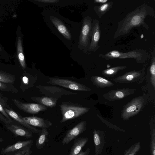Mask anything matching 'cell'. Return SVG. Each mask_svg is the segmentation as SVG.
<instances>
[{
    "mask_svg": "<svg viewBox=\"0 0 155 155\" xmlns=\"http://www.w3.org/2000/svg\"><path fill=\"white\" fill-rule=\"evenodd\" d=\"M92 20L91 18L89 16H87L84 19L80 37L79 44L86 52L90 45Z\"/></svg>",
    "mask_w": 155,
    "mask_h": 155,
    "instance_id": "obj_5",
    "label": "cell"
},
{
    "mask_svg": "<svg viewBox=\"0 0 155 155\" xmlns=\"http://www.w3.org/2000/svg\"></svg>",
    "mask_w": 155,
    "mask_h": 155,
    "instance_id": "obj_39",
    "label": "cell"
},
{
    "mask_svg": "<svg viewBox=\"0 0 155 155\" xmlns=\"http://www.w3.org/2000/svg\"><path fill=\"white\" fill-rule=\"evenodd\" d=\"M98 57L106 61L115 58H131L136 60V63L138 64L144 63L150 58V55L142 49H136L126 52L113 50L105 54H101L98 55Z\"/></svg>",
    "mask_w": 155,
    "mask_h": 155,
    "instance_id": "obj_2",
    "label": "cell"
},
{
    "mask_svg": "<svg viewBox=\"0 0 155 155\" xmlns=\"http://www.w3.org/2000/svg\"><path fill=\"white\" fill-rule=\"evenodd\" d=\"M36 1L39 2L49 3H54L59 2V1L58 0H37Z\"/></svg>",
    "mask_w": 155,
    "mask_h": 155,
    "instance_id": "obj_32",
    "label": "cell"
},
{
    "mask_svg": "<svg viewBox=\"0 0 155 155\" xmlns=\"http://www.w3.org/2000/svg\"><path fill=\"white\" fill-rule=\"evenodd\" d=\"M15 80V76L6 72L0 71V81L8 84H12Z\"/></svg>",
    "mask_w": 155,
    "mask_h": 155,
    "instance_id": "obj_26",
    "label": "cell"
},
{
    "mask_svg": "<svg viewBox=\"0 0 155 155\" xmlns=\"http://www.w3.org/2000/svg\"><path fill=\"white\" fill-rule=\"evenodd\" d=\"M87 141L84 137H78L74 139L69 155H78Z\"/></svg>",
    "mask_w": 155,
    "mask_h": 155,
    "instance_id": "obj_18",
    "label": "cell"
},
{
    "mask_svg": "<svg viewBox=\"0 0 155 155\" xmlns=\"http://www.w3.org/2000/svg\"><path fill=\"white\" fill-rule=\"evenodd\" d=\"M113 2L112 1L94 6V9L99 18L106 13L112 7Z\"/></svg>",
    "mask_w": 155,
    "mask_h": 155,
    "instance_id": "obj_22",
    "label": "cell"
},
{
    "mask_svg": "<svg viewBox=\"0 0 155 155\" xmlns=\"http://www.w3.org/2000/svg\"><path fill=\"white\" fill-rule=\"evenodd\" d=\"M7 99L3 96L0 92V103L5 108H8L7 104Z\"/></svg>",
    "mask_w": 155,
    "mask_h": 155,
    "instance_id": "obj_29",
    "label": "cell"
},
{
    "mask_svg": "<svg viewBox=\"0 0 155 155\" xmlns=\"http://www.w3.org/2000/svg\"><path fill=\"white\" fill-rule=\"evenodd\" d=\"M17 49L18 56L20 63L22 68L25 69L26 68V65L23 52L21 38L20 37H18V39Z\"/></svg>",
    "mask_w": 155,
    "mask_h": 155,
    "instance_id": "obj_25",
    "label": "cell"
},
{
    "mask_svg": "<svg viewBox=\"0 0 155 155\" xmlns=\"http://www.w3.org/2000/svg\"><path fill=\"white\" fill-rule=\"evenodd\" d=\"M41 94L52 97L58 100L63 95H69L76 94L64 89L54 86H38L36 87Z\"/></svg>",
    "mask_w": 155,
    "mask_h": 155,
    "instance_id": "obj_8",
    "label": "cell"
},
{
    "mask_svg": "<svg viewBox=\"0 0 155 155\" xmlns=\"http://www.w3.org/2000/svg\"><path fill=\"white\" fill-rule=\"evenodd\" d=\"M6 84L0 81V90L3 91H12V88Z\"/></svg>",
    "mask_w": 155,
    "mask_h": 155,
    "instance_id": "obj_28",
    "label": "cell"
},
{
    "mask_svg": "<svg viewBox=\"0 0 155 155\" xmlns=\"http://www.w3.org/2000/svg\"><path fill=\"white\" fill-rule=\"evenodd\" d=\"M144 103L143 96L133 99L124 107L121 112V117L127 120L137 114L143 108Z\"/></svg>",
    "mask_w": 155,
    "mask_h": 155,
    "instance_id": "obj_4",
    "label": "cell"
},
{
    "mask_svg": "<svg viewBox=\"0 0 155 155\" xmlns=\"http://www.w3.org/2000/svg\"><path fill=\"white\" fill-rule=\"evenodd\" d=\"M145 78V69L138 71H132L127 72L123 75L114 79L116 83H127L132 82H139L141 83Z\"/></svg>",
    "mask_w": 155,
    "mask_h": 155,
    "instance_id": "obj_7",
    "label": "cell"
},
{
    "mask_svg": "<svg viewBox=\"0 0 155 155\" xmlns=\"http://www.w3.org/2000/svg\"><path fill=\"white\" fill-rule=\"evenodd\" d=\"M153 155H155V150H154L153 151Z\"/></svg>",
    "mask_w": 155,
    "mask_h": 155,
    "instance_id": "obj_38",
    "label": "cell"
},
{
    "mask_svg": "<svg viewBox=\"0 0 155 155\" xmlns=\"http://www.w3.org/2000/svg\"><path fill=\"white\" fill-rule=\"evenodd\" d=\"M136 89L121 88L111 90L103 95V97L109 101H115L124 98L134 94Z\"/></svg>",
    "mask_w": 155,
    "mask_h": 155,
    "instance_id": "obj_11",
    "label": "cell"
},
{
    "mask_svg": "<svg viewBox=\"0 0 155 155\" xmlns=\"http://www.w3.org/2000/svg\"><path fill=\"white\" fill-rule=\"evenodd\" d=\"M151 62L149 67V71L150 74V82L155 90V48L154 47L152 51Z\"/></svg>",
    "mask_w": 155,
    "mask_h": 155,
    "instance_id": "obj_23",
    "label": "cell"
},
{
    "mask_svg": "<svg viewBox=\"0 0 155 155\" xmlns=\"http://www.w3.org/2000/svg\"><path fill=\"white\" fill-rule=\"evenodd\" d=\"M28 124L33 127L47 129L52 125V123L48 120L36 116L22 117Z\"/></svg>",
    "mask_w": 155,
    "mask_h": 155,
    "instance_id": "obj_13",
    "label": "cell"
},
{
    "mask_svg": "<svg viewBox=\"0 0 155 155\" xmlns=\"http://www.w3.org/2000/svg\"><path fill=\"white\" fill-rule=\"evenodd\" d=\"M148 16L155 18V11L153 7L144 3L128 13L118 22L114 38L115 39L128 34L135 27L142 26L148 30L149 26L145 21V18Z\"/></svg>",
    "mask_w": 155,
    "mask_h": 155,
    "instance_id": "obj_1",
    "label": "cell"
},
{
    "mask_svg": "<svg viewBox=\"0 0 155 155\" xmlns=\"http://www.w3.org/2000/svg\"><path fill=\"white\" fill-rule=\"evenodd\" d=\"M94 2L95 3H102L103 4L107 3L109 2L108 0H96Z\"/></svg>",
    "mask_w": 155,
    "mask_h": 155,
    "instance_id": "obj_34",
    "label": "cell"
},
{
    "mask_svg": "<svg viewBox=\"0 0 155 155\" xmlns=\"http://www.w3.org/2000/svg\"><path fill=\"white\" fill-rule=\"evenodd\" d=\"M50 19L59 31L67 39L71 40V35L66 27L58 18L53 16L50 17Z\"/></svg>",
    "mask_w": 155,
    "mask_h": 155,
    "instance_id": "obj_17",
    "label": "cell"
},
{
    "mask_svg": "<svg viewBox=\"0 0 155 155\" xmlns=\"http://www.w3.org/2000/svg\"><path fill=\"white\" fill-rule=\"evenodd\" d=\"M0 112L9 121L12 122L13 120L5 111L4 107L0 103Z\"/></svg>",
    "mask_w": 155,
    "mask_h": 155,
    "instance_id": "obj_30",
    "label": "cell"
},
{
    "mask_svg": "<svg viewBox=\"0 0 155 155\" xmlns=\"http://www.w3.org/2000/svg\"><path fill=\"white\" fill-rule=\"evenodd\" d=\"M127 68L126 66H119L113 67L103 70L102 71V74L106 77H113L120 71L124 70Z\"/></svg>",
    "mask_w": 155,
    "mask_h": 155,
    "instance_id": "obj_24",
    "label": "cell"
},
{
    "mask_svg": "<svg viewBox=\"0 0 155 155\" xmlns=\"http://www.w3.org/2000/svg\"><path fill=\"white\" fill-rule=\"evenodd\" d=\"M86 121H81L66 133L62 140V144L63 145L68 144L74 139L82 134L86 129Z\"/></svg>",
    "mask_w": 155,
    "mask_h": 155,
    "instance_id": "obj_12",
    "label": "cell"
},
{
    "mask_svg": "<svg viewBox=\"0 0 155 155\" xmlns=\"http://www.w3.org/2000/svg\"><path fill=\"white\" fill-rule=\"evenodd\" d=\"M101 35L100 23L98 20H94L92 23L91 41L88 49L89 52H95L99 48V45Z\"/></svg>",
    "mask_w": 155,
    "mask_h": 155,
    "instance_id": "obj_9",
    "label": "cell"
},
{
    "mask_svg": "<svg viewBox=\"0 0 155 155\" xmlns=\"http://www.w3.org/2000/svg\"><path fill=\"white\" fill-rule=\"evenodd\" d=\"M31 99L33 101L38 103L39 104L52 107H55L57 100L52 97H32Z\"/></svg>",
    "mask_w": 155,
    "mask_h": 155,
    "instance_id": "obj_19",
    "label": "cell"
},
{
    "mask_svg": "<svg viewBox=\"0 0 155 155\" xmlns=\"http://www.w3.org/2000/svg\"><path fill=\"white\" fill-rule=\"evenodd\" d=\"M93 84L100 88H105L112 86L114 85L111 81L98 76H93L91 78Z\"/></svg>",
    "mask_w": 155,
    "mask_h": 155,
    "instance_id": "obj_20",
    "label": "cell"
},
{
    "mask_svg": "<svg viewBox=\"0 0 155 155\" xmlns=\"http://www.w3.org/2000/svg\"><path fill=\"white\" fill-rule=\"evenodd\" d=\"M5 126L7 129L16 136L27 138H31L33 137L32 132L26 128L15 124L13 122L8 124L5 125Z\"/></svg>",
    "mask_w": 155,
    "mask_h": 155,
    "instance_id": "obj_15",
    "label": "cell"
},
{
    "mask_svg": "<svg viewBox=\"0 0 155 155\" xmlns=\"http://www.w3.org/2000/svg\"><path fill=\"white\" fill-rule=\"evenodd\" d=\"M12 101L18 108L30 114H37L47 109L45 106L39 104L25 103L15 99H13Z\"/></svg>",
    "mask_w": 155,
    "mask_h": 155,
    "instance_id": "obj_10",
    "label": "cell"
},
{
    "mask_svg": "<svg viewBox=\"0 0 155 155\" xmlns=\"http://www.w3.org/2000/svg\"><path fill=\"white\" fill-rule=\"evenodd\" d=\"M47 83L73 90L86 91L91 90L90 88L84 85L66 79L51 78H49V81Z\"/></svg>",
    "mask_w": 155,
    "mask_h": 155,
    "instance_id": "obj_6",
    "label": "cell"
},
{
    "mask_svg": "<svg viewBox=\"0 0 155 155\" xmlns=\"http://www.w3.org/2000/svg\"><path fill=\"white\" fill-rule=\"evenodd\" d=\"M99 137L97 134H95L94 135V141L95 144L96 145L99 144L100 143Z\"/></svg>",
    "mask_w": 155,
    "mask_h": 155,
    "instance_id": "obj_33",
    "label": "cell"
},
{
    "mask_svg": "<svg viewBox=\"0 0 155 155\" xmlns=\"http://www.w3.org/2000/svg\"><path fill=\"white\" fill-rule=\"evenodd\" d=\"M24 82L25 84H28V78L26 77H24Z\"/></svg>",
    "mask_w": 155,
    "mask_h": 155,
    "instance_id": "obj_36",
    "label": "cell"
},
{
    "mask_svg": "<svg viewBox=\"0 0 155 155\" xmlns=\"http://www.w3.org/2000/svg\"><path fill=\"white\" fill-rule=\"evenodd\" d=\"M33 140H32L19 141L15 143L2 148L1 153L4 154L20 150L28 146L32 145Z\"/></svg>",
    "mask_w": 155,
    "mask_h": 155,
    "instance_id": "obj_16",
    "label": "cell"
},
{
    "mask_svg": "<svg viewBox=\"0 0 155 155\" xmlns=\"http://www.w3.org/2000/svg\"><path fill=\"white\" fill-rule=\"evenodd\" d=\"M59 106L62 115L61 123L79 117L87 113L89 110L88 107L78 104L68 102L63 103Z\"/></svg>",
    "mask_w": 155,
    "mask_h": 155,
    "instance_id": "obj_3",
    "label": "cell"
},
{
    "mask_svg": "<svg viewBox=\"0 0 155 155\" xmlns=\"http://www.w3.org/2000/svg\"><path fill=\"white\" fill-rule=\"evenodd\" d=\"M87 150L84 152L81 151L78 155H87Z\"/></svg>",
    "mask_w": 155,
    "mask_h": 155,
    "instance_id": "obj_35",
    "label": "cell"
},
{
    "mask_svg": "<svg viewBox=\"0 0 155 155\" xmlns=\"http://www.w3.org/2000/svg\"><path fill=\"white\" fill-rule=\"evenodd\" d=\"M0 120L5 125L8 124L12 123L9 121L0 112Z\"/></svg>",
    "mask_w": 155,
    "mask_h": 155,
    "instance_id": "obj_31",
    "label": "cell"
},
{
    "mask_svg": "<svg viewBox=\"0 0 155 155\" xmlns=\"http://www.w3.org/2000/svg\"><path fill=\"white\" fill-rule=\"evenodd\" d=\"M4 109L11 118L32 132L39 134L41 130L28 124L23 119L22 117L13 110L7 108H5Z\"/></svg>",
    "mask_w": 155,
    "mask_h": 155,
    "instance_id": "obj_14",
    "label": "cell"
},
{
    "mask_svg": "<svg viewBox=\"0 0 155 155\" xmlns=\"http://www.w3.org/2000/svg\"><path fill=\"white\" fill-rule=\"evenodd\" d=\"M48 132L46 129L42 128L35 143L36 147L39 150L43 148L48 141Z\"/></svg>",
    "mask_w": 155,
    "mask_h": 155,
    "instance_id": "obj_21",
    "label": "cell"
},
{
    "mask_svg": "<svg viewBox=\"0 0 155 155\" xmlns=\"http://www.w3.org/2000/svg\"><path fill=\"white\" fill-rule=\"evenodd\" d=\"M32 146H28L18 150L14 155H30L32 152L31 150Z\"/></svg>",
    "mask_w": 155,
    "mask_h": 155,
    "instance_id": "obj_27",
    "label": "cell"
},
{
    "mask_svg": "<svg viewBox=\"0 0 155 155\" xmlns=\"http://www.w3.org/2000/svg\"><path fill=\"white\" fill-rule=\"evenodd\" d=\"M3 140L2 138L0 137V143L3 141Z\"/></svg>",
    "mask_w": 155,
    "mask_h": 155,
    "instance_id": "obj_37",
    "label": "cell"
}]
</instances>
